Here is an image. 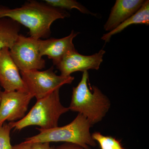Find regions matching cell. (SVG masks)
Returning a JSON list of instances; mask_svg holds the SVG:
<instances>
[{"label":"cell","instance_id":"cell-1","mask_svg":"<svg viewBox=\"0 0 149 149\" xmlns=\"http://www.w3.org/2000/svg\"><path fill=\"white\" fill-rule=\"evenodd\" d=\"M69 16L65 10L36 1H28L17 8L0 6V18L9 17L22 24L29 29L30 37L37 40L49 38L54 22Z\"/></svg>","mask_w":149,"mask_h":149},{"label":"cell","instance_id":"cell-2","mask_svg":"<svg viewBox=\"0 0 149 149\" xmlns=\"http://www.w3.org/2000/svg\"><path fill=\"white\" fill-rule=\"evenodd\" d=\"M89 73L83 72L82 79L72 89L68 109L83 115L92 125L102 120L110 107L109 99L97 87H89Z\"/></svg>","mask_w":149,"mask_h":149},{"label":"cell","instance_id":"cell-3","mask_svg":"<svg viewBox=\"0 0 149 149\" xmlns=\"http://www.w3.org/2000/svg\"><path fill=\"white\" fill-rule=\"evenodd\" d=\"M92 125L83 115H78L69 124L49 130L37 128L40 133L25 139L27 143L65 142L80 146L84 149L95 147V141L90 133Z\"/></svg>","mask_w":149,"mask_h":149},{"label":"cell","instance_id":"cell-4","mask_svg":"<svg viewBox=\"0 0 149 149\" xmlns=\"http://www.w3.org/2000/svg\"><path fill=\"white\" fill-rule=\"evenodd\" d=\"M69 110L60 102L59 89L49 95L37 100L27 115L17 121L9 123L15 130L22 129L32 125L40 126V129L49 130L58 127L61 116Z\"/></svg>","mask_w":149,"mask_h":149},{"label":"cell","instance_id":"cell-5","mask_svg":"<svg viewBox=\"0 0 149 149\" xmlns=\"http://www.w3.org/2000/svg\"><path fill=\"white\" fill-rule=\"evenodd\" d=\"M53 67L44 71H20V75L28 92L37 100L49 95L65 84L74 80L72 76L65 77L54 72Z\"/></svg>","mask_w":149,"mask_h":149},{"label":"cell","instance_id":"cell-6","mask_svg":"<svg viewBox=\"0 0 149 149\" xmlns=\"http://www.w3.org/2000/svg\"><path fill=\"white\" fill-rule=\"evenodd\" d=\"M10 52L20 71L40 70L45 67V61L40 54V40L19 34Z\"/></svg>","mask_w":149,"mask_h":149},{"label":"cell","instance_id":"cell-7","mask_svg":"<svg viewBox=\"0 0 149 149\" xmlns=\"http://www.w3.org/2000/svg\"><path fill=\"white\" fill-rule=\"evenodd\" d=\"M33 97L28 92L3 91L0 102V126L6 121L15 122L23 118Z\"/></svg>","mask_w":149,"mask_h":149},{"label":"cell","instance_id":"cell-8","mask_svg":"<svg viewBox=\"0 0 149 149\" xmlns=\"http://www.w3.org/2000/svg\"><path fill=\"white\" fill-rule=\"evenodd\" d=\"M105 52V51L101 49L92 55L85 56L79 54L75 49L67 53L56 67L60 72V75L65 77L71 76L72 73L77 71L98 70L103 61Z\"/></svg>","mask_w":149,"mask_h":149},{"label":"cell","instance_id":"cell-9","mask_svg":"<svg viewBox=\"0 0 149 149\" xmlns=\"http://www.w3.org/2000/svg\"><path fill=\"white\" fill-rule=\"evenodd\" d=\"M8 48L0 49V85L6 91L28 92Z\"/></svg>","mask_w":149,"mask_h":149},{"label":"cell","instance_id":"cell-10","mask_svg":"<svg viewBox=\"0 0 149 149\" xmlns=\"http://www.w3.org/2000/svg\"><path fill=\"white\" fill-rule=\"evenodd\" d=\"M79 33L72 30L68 36L60 39L40 40V54L42 57L47 56L54 65H56L67 53L75 49L73 40Z\"/></svg>","mask_w":149,"mask_h":149},{"label":"cell","instance_id":"cell-11","mask_svg":"<svg viewBox=\"0 0 149 149\" xmlns=\"http://www.w3.org/2000/svg\"><path fill=\"white\" fill-rule=\"evenodd\" d=\"M144 0H116L112 8L104 29L109 32L136 13L145 3Z\"/></svg>","mask_w":149,"mask_h":149},{"label":"cell","instance_id":"cell-12","mask_svg":"<svg viewBox=\"0 0 149 149\" xmlns=\"http://www.w3.org/2000/svg\"><path fill=\"white\" fill-rule=\"evenodd\" d=\"M149 24V1H145L143 6L139 10L112 31L104 34L101 40L106 43L109 42L113 35L122 32L124 29L132 24Z\"/></svg>","mask_w":149,"mask_h":149},{"label":"cell","instance_id":"cell-13","mask_svg":"<svg viewBox=\"0 0 149 149\" xmlns=\"http://www.w3.org/2000/svg\"><path fill=\"white\" fill-rule=\"evenodd\" d=\"M20 29V24L9 17L0 18V49H10L17 39Z\"/></svg>","mask_w":149,"mask_h":149},{"label":"cell","instance_id":"cell-14","mask_svg":"<svg viewBox=\"0 0 149 149\" xmlns=\"http://www.w3.org/2000/svg\"><path fill=\"white\" fill-rule=\"evenodd\" d=\"M44 1L48 5L55 8L64 10L65 9L71 10L73 9H76L82 13L91 15H94L84 6L74 0H45Z\"/></svg>","mask_w":149,"mask_h":149},{"label":"cell","instance_id":"cell-15","mask_svg":"<svg viewBox=\"0 0 149 149\" xmlns=\"http://www.w3.org/2000/svg\"><path fill=\"white\" fill-rule=\"evenodd\" d=\"M92 136L99 143L101 149H124L120 142L111 136H104L99 132L93 133Z\"/></svg>","mask_w":149,"mask_h":149},{"label":"cell","instance_id":"cell-16","mask_svg":"<svg viewBox=\"0 0 149 149\" xmlns=\"http://www.w3.org/2000/svg\"><path fill=\"white\" fill-rule=\"evenodd\" d=\"M12 129L9 123H5L0 126V149H13L10 137Z\"/></svg>","mask_w":149,"mask_h":149},{"label":"cell","instance_id":"cell-17","mask_svg":"<svg viewBox=\"0 0 149 149\" xmlns=\"http://www.w3.org/2000/svg\"><path fill=\"white\" fill-rule=\"evenodd\" d=\"M33 149H55V148L51 147L49 143H32Z\"/></svg>","mask_w":149,"mask_h":149},{"label":"cell","instance_id":"cell-18","mask_svg":"<svg viewBox=\"0 0 149 149\" xmlns=\"http://www.w3.org/2000/svg\"><path fill=\"white\" fill-rule=\"evenodd\" d=\"M55 149H84L82 147L77 145L69 143H65L64 144L58 146L55 148Z\"/></svg>","mask_w":149,"mask_h":149},{"label":"cell","instance_id":"cell-19","mask_svg":"<svg viewBox=\"0 0 149 149\" xmlns=\"http://www.w3.org/2000/svg\"><path fill=\"white\" fill-rule=\"evenodd\" d=\"M13 149H33L32 143H27L25 141L21 143L13 146Z\"/></svg>","mask_w":149,"mask_h":149},{"label":"cell","instance_id":"cell-20","mask_svg":"<svg viewBox=\"0 0 149 149\" xmlns=\"http://www.w3.org/2000/svg\"><path fill=\"white\" fill-rule=\"evenodd\" d=\"M3 91H2L1 88L0 87V102H1V99L2 94Z\"/></svg>","mask_w":149,"mask_h":149}]
</instances>
